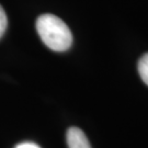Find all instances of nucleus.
Instances as JSON below:
<instances>
[{
  "label": "nucleus",
  "mask_w": 148,
  "mask_h": 148,
  "mask_svg": "<svg viewBox=\"0 0 148 148\" xmlns=\"http://www.w3.org/2000/svg\"><path fill=\"white\" fill-rule=\"evenodd\" d=\"M138 74L144 82L148 86V53L143 55L138 60Z\"/></svg>",
  "instance_id": "obj_3"
},
{
  "label": "nucleus",
  "mask_w": 148,
  "mask_h": 148,
  "mask_svg": "<svg viewBox=\"0 0 148 148\" xmlns=\"http://www.w3.org/2000/svg\"><path fill=\"white\" fill-rule=\"evenodd\" d=\"M36 31L43 43L55 52H65L73 44L68 25L54 14H42L36 20Z\"/></svg>",
  "instance_id": "obj_1"
},
{
  "label": "nucleus",
  "mask_w": 148,
  "mask_h": 148,
  "mask_svg": "<svg viewBox=\"0 0 148 148\" xmlns=\"http://www.w3.org/2000/svg\"><path fill=\"white\" fill-rule=\"evenodd\" d=\"M68 148H91L85 133L78 127H70L66 134Z\"/></svg>",
  "instance_id": "obj_2"
},
{
  "label": "nucleus",
  "mask_w": 148,
  "mask_h": 148,
  "mask_svg": "<svg viewBox=\"0 0 148 148\" xmlns=\"http://www.w3.org/2000/svg\"><path fill=\"white\" fill-rule=\"evenodd\" d=\"M7 25H8V20H7V16L3 10V8L0 5V38L5 34V30H7Z\"/></svg>",
  "instance_id": "obj_4"
},
{
  "label": "nucleus",
  "mask_w": 148,
  "mask_h": 148,
  "mask_svg": "<svg viewBox=\"0 0 148 148\" xmlns=\"http://www.w3.org/2000/svg\"><path fill=\"white\" fill-rule=\"evenodd\" d=\"M14 148H41V147L38 145H36V144L31 143V142H24V143L16 145Z\"/></svg>",
  "instance_id": "obj_5"
}]
</instances>
